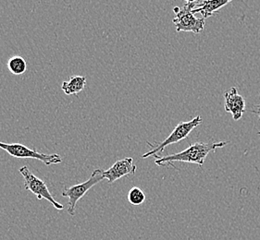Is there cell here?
<instances>
[{"label": "cell", "instance_id": "6da1fadb", "mask_svg": "<svg viewBox=\"0 0 260 240\" xmlns=\"http://www.w3.org/2000/svg\"><path fill=\"white\" fill-rule=\"evenodd\" d=\"M229 141H219V142H196L192 143L187 149L181 152L169 154L166 156H156L155 164L160 167L170 166L172 167L173 162L189 163L196 164L199 167H202L210 151H215L219 148H222Z\"/></svg>", "mask_w": 260, "mask_h": 240}, {"label": "cell", "instance_id": "7a4b0ae2", "mask_svg": "<svg viewBox=\"0 0 260 240\" xmlns=\"http://www.w3.org/2000/svg\"><path fill=\"white\" fill-rule=\"evenodd\" d=\"M202 122H203V120L200 115L193 117L192 120L187 121V122H180L172 133L167 137L166 140H164L162 142H159L156 145L147 142L148 146H150L152 149L150 151L146 152L145 154H143L142 158L146 159L150 156H156L157 154L161 153L167 146H169L171 144L178 143L182 140H184L185 138H187L188 136L190 135V133Z\"/></svg>", "mask_w": 260, "mask_h": 240}, {"label": "cell", "instance_id": "3957f363", "mask_svg": "<svg viewBox=\"0 0 260 240\" xmlns=\"http://www.w3.org/2000/svg\"><path fill=\"white\" fill-rule=\"evenodd\" d=\"M196 6L197 3H186L182 8L175 7L173 9L175 17L173 18L172 22L176 27L177 32L185 31L198 34L203 31L206 20L204 18L198 19L194 16L192 10Z\"/></svg>", "mask_w": 260, "mask_h": 240}, {"label": "cell", "instance_id": "277c9868", "mask_svg": "<svg viewBox=\"0 0 260 240\" xmlns=\"http://www.w3.org/2000/svg\"><path fill=\"white\" fill-rule=\"evenodd\" d=\"M0 149L7 151L12 157L18 159H37L44 163L46 166L62 162V158L57 153L45 154L37 151L36 149H29L21 143H6L0 141Z\"/></svg>", "mask_w": 260, "mask_h": 240}, {"label": "cell", "instance_id": "5b68a950", "mask_svg": "<svg viewBox=\"0 0 260 240\" xmlns=\"http://www.w3.org/2000/svg\"><path fill=\"white\" fill-rule=\"evenodd\" d=\"M104 179L103 177V170L95 169L92 173L91 177L88 180L84 181L81 184L74 185L73 187L64 188L62 191V196L69 198L68 214L71 216L75 215V208L76 204L81 198H83L85 194L88 192L91 188L99 184L100 181Z\"/></svg>", "mask_w": 260, "mask_h": 240}, {"label": "cell", "instance_id": "8992f818", "mask_svg": "<svg viewBox=\"0 0 260 240\" xmlns=\"http://www.w3.org/2000/svg\"><path fill=\"white\" fill-rule=\"evenodd\" d=\"M19 172L24 178V188L26 190L35 194L38 199H42V198L47 199L49 204H52L53 206L58 211L64 209L62 204H58L57 201L53 198L52 194L50 193L46 183L40 178L36 177L28 167H21L19 169Z\"/></svg>", "mask_w": 260, "mask_h": 240}, {"label": "cell", "instance_id": "52a82bcc", "mask_svg": "<svg viewBox=\"0 0 260 240\" xmlns=\"http://www.w3.org/2000/svg\"><path fill=\"white\" fill-rule=\"evenodd\" d=\"M224 108L231 113L235 121L239 120L245 111V100L235 87L227 90L223 94Z\"/></svg>", "mask_w": 260, "mask_h": 240}, {"label": "cell", "instance_id": "ba28073f", "mask_svg": "<svg viewBox=\"0 0 260 240\" xmlns=\"http://www.w3.org/2000/svg\"><path fill=\"white\" fill-rule=\"evenodd\" d=\"M136 172V167L134 165V159L130 157L119 160L108 170H103V177L111 184L128 175H135Z\"/></svg>", "mask_w": 260, "mask_h": 240}, {"label": "cell", "instance_id": "9c48e42d", "mask_svg": "<svg viewBox=\"0 0 260 240\" xmlns=\"http://www.w3.org/2000/svg\"><path fill=\"white\" fill-rule=\"evenodd\" d=\"M232 0H201L197 3L196 8L192 10L193 13H199L204 19L213 16L216 12L228 5Z\"/></svg>", "mask_w": 260, "mask_h": 240}, {"label": "cell", "instance_id": "30bf717a", "mask_svg": "<svg viewBox=\"0 0 260 240\" xmlns=\"http://www.w3.org/2000/svg\"><path fill=\"white\" fill-rule=\"evenodd\" d=\"M86 85V77L74 75L71 76L69 81L63 82L61 90L67 95H76L82 93Z\"/></svg>", "mask_w": 260, "mask_h": 240}, {"label": "cell", "instance_id": "8fae6325", "mask_svg": "<svg viewBox=\"0 0 260 240\" xmlns=\"http://www.w3.org/2000/svg\"><path fill=\"white\" fill-rule=\"evenodd\" d=\"M9 70L13 75H22L26 71L27 64L25 59L20 56H14L7 63Z\"/></svg>", "mask_w": 260, "mask_h": 240}, {"label": "cell", "instance_id": "7c38bea8", "mask_svg": "<svg viewBox=\"0 0 260 240\" xmlns=\"http://www.w3.org/2000/svg\"><path fill=\"white\" fill-rule=\"evenodd\" d=\"M128 201L132 205L138 206V205H141L145 203L146 194L140 188L134 187V188H131V190L128 193Z\"/></svg>", "mask_w": 260, "mask_h": 240}, {"label": "cell", "instance_id": "4fadbf2b", "mask_svg": "<svg viewBox=\"0 0 260 240\" xmlns=\"http://www.w3.org/2000/svg\"><path fill=\"white\" fill-rule=\"evenodd\" d=\"M252 113H254L255 115H257L260 119V104L259 105H256L254 106V108L252 109ZM258 134L260 135V131L258 132Z\"/></svg>", "mask_w": 260, "mask_h": 240}, {"label": "cell", "instance_id": "5bb4252c", "mask_svg": "<svg viewBox=\"0 0 260 240\" xmlns=\"http://www.w3.org/2000/svg\"><path fill=\"white\" fill-rule=\"evenodd\" d=\"M187 3H198L199 0H185Z\"/></svg>", "mask_w": 260, "mask_h": 240}]
</instances>
